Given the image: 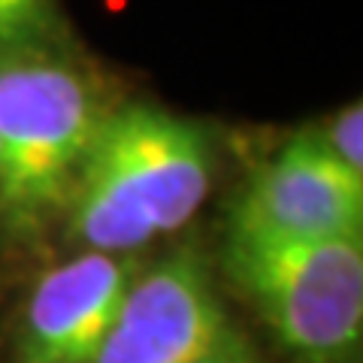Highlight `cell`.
<instances>
[{
	"label": "cell",
	"mask_w": 363,
	"mask_h": 363,
	"mask_svg": "<svg viewBox=\"0 0 363 363\" xmlns=\"http://www.w3.org/2000/svg\"><path fill=\"white\" fill-rule=\"evenodd\" d=\"M215 173L206 124L152 104L109 109L67 200V230L82 252L133 257L182 230Z\"/></svg>",
	"instance_id": "cell-1"
},
{
	"label": "cell",
	"mask_w": 363,
	"mask_h": 363,
	"mask_svg": "<svg viewBox=\"0 0 363 363\" xmlns=\"http://www.w3.org/2000/svg\"><path fill=\"white\" fill-rule=\"evenodd\" d=\"M104 85L64 43L0 52V221L40 233L67 209L109 116Z\"/></svg>",
	"instance_id": "cell-2"
},
{
	"label": "cell",
	"mask_w": 363,
	"mask_h": 363,
	"mask_svg": "<svg viewBox=\"0 0 363 363\" xmlns=\"http://www.w3.org/2000/svg\"><path fill=\"white\" fill-rule=\"evenodd\" d=\"M233 288L294 363H354L363 339V240L227 233Z\"/></svg>",
	"instance_id": "cell-3"
},
{
	"label": "cell",
	"mask_w": 363,
	"mask_h": 363,
	"mask_svg": "<svg viewBox=\"0 0 363 363\" xmlns=\"http://www.w3.org/2000/svg\"><path fill=\"white\" fill-rule=\"evenodd\" d=\"M230 330L206 257L182 245L136 269L91 363H197Z\"/></svg>",
	"instance_id": "cell-4"
},
{
	"label": "cell",
	"mask_w": 363,
	"mask_h": 363,
	"mask_svg": "<svg viewBox=\"0 0 363 363\" xmlns=\"http://www.w3.org/2000/svg\"><path fill=\"white\" fill-rule=\"evenodd\" d=\"M227 233L267 240H363V179L336 164L312 130L303 128L242 185Z\"/></svg>",
	"instance_id": "cell-5"
},
{
	"label": "cell",
	"mask_w": 363,
	"mask_h": 363,
	"mask_svg": "<svg viewBox=\"0 0 363 363\" xmlns=\"http://www.w3.org/2000/svg\"><path fill=\"white\" fill-rule=\"evenodd\" d=\"M140 260L79 252L30 288L16 336V363H91L104 345Z\"/></svg>",
	"instance_id": "cell-6"
},
{
	"label": "cell",
	"mask_w": 363,
	"mask_h": 363,
	"mask_svg": "<svg viewBox=\"0 0 363 363\" xmlns=\"http://www.w3.org/2000/svg\"><path fill=\"white\" fill-rule=\"evenodd\" d=\"M64 43L58 0H0V52Z\"/></svg>",
	"instance_id": "cell-7"
},
{
	"label": "cell",
	"mask_w": 363,
	"mask_h": 363,
	"mask_svg": "<svg viewBox=\"0 0 363 363\" xmlns=\"http://www.w3.org/2000/svg\"><path fill=\"white\" fill-rule=\"evenodd\" d=\"M309 130L318 140V145L336 164H342L348 173L363 179V106H360V100L345 104L330 118L309 124Z\"/></svg>",
	"instance_id": "cell-8"
},
{
	"label": "cell",
	"mask_w": 363,
	"mask_h": 363,
	"mask_svg": "<svg viewBox=\"0 0 363 363\" xmlns=\"http://www.w3.org/2000/svg\"><path fill=\"white\" fill-rule=\"evenodd\" d=\"M197 363H260V357L252 348V342L233 327V330L227 333L206 357H200Z\"/></svg>",
	"instance_id": "cell-9"
}]
</instances>
